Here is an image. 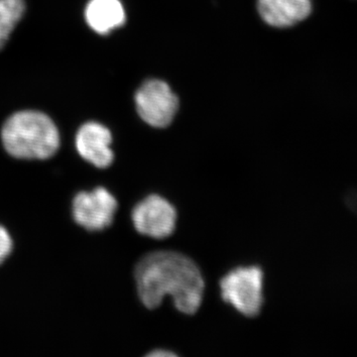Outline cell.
Segmentation results:
<instances>
[{
	"mask_svg": "<svg viewBox=\"0 0 357 357\" xmlns=\"http://www.w3.org/2000/svg\"><path fill=\"white\" fill-rule=\"evenodd\" d=\"M13 241L7 230L0 227V264L8 257L13 250Z\"/></svg>",
	"mask_w": 357,
	"mask_h": 357,
	"instance_id": "11",
	"label": "cell"
},
{
	"mask_svg": "<svg viewBox=\"0 0 357 357\" xmlns=\"http://www.w3.org/2000/svg\"><path fill=\"white\" fill-rule=\"evenodd\" d=\"M1 138L7 153L20 159H48L60 146L55 123L46 114L32 110L11 115L2 128Z\"/></svg>",
	"mask_w": 357,
	"mask_h": 357,
	"instance_id": "2",
	"label": "cell"
},
{
	"mask_svg": "<svg viewBox=\"0 0 357 357\" xmlns=\"http://www.w3.org/2000/svg\"><path fill=\"white\" fill-rule=\"evenodd\" d=\"M116 208V199L105 188H98L89 192H79L73 202L75 220L88 230H102L109 227Z\"/></svg>",
	"mask_w": 357,
	"mask_h": 357,
	"instance_id": "6",
	"label": "cell"
},
{
	"mask_svg": "<svg viewBox=\"0 0 357 357\" xmlns=\"http://www.w3.org/2000/svg\"><path fill=\"white\" fill-rule=\"evenodd\" d=\"M112 133L98 122H88L77 131L76 147L86 161L98 168H107L114 161V152L110 145Z\"/></svg>",
	"mask_w": 357,
	"mask_h": 357,
	"instance_id": "7",
	"label": "cell"
},
{
	"mask_svg": "<svg viewBox=\"0 0 357 357\" xmlns=\"http://www.w3.org/2000/svg\"><path fill=\"white\" fill-rule=\"evenodd\" d=\"M84 16L89 27L102 35L126 22V11L119 0H91Z\"/></svg>",
	"mask_w": 357,
	"mask_h": 357,
	"instance_id": "9",
	"label": "cell"
},
{
	"mask_svg": "<svg viewBox=\"0 0 357 357\" xmlns=\"http://www.w3.org/2000/svg\"><path fill=\"white\" fill-rule=\"evenodd\" d=\"M135 280L141 302L156 309L164 297H172L178 311L198 312L203 302L204 281L196 263L173 251H159L143 257L135 268Z\"/></svg>",
	"mask_w": 357,
	"mask_h": 357,
	"instance_id": "1",
	"label": "cell"
},
{
	"mask_svg": "<svg viewBox=\"0 0 357 357\" xmlns=\"http://www.w3.org/2000/svg\"><path fill=\"white\" fill-rule=\"evenodd\" d=\"M176 356V354H174L172 351H163V349H161V351H156L154 352H151V354H149V356H153V357H169V356Z\"/></svg>",
	"mask_w": 357,
	"mask_h": 357,
	"instance_id": "12",
	"label": "cell"
},
{
	"mask_svg": "<svg viewBox=\"0 0 357 357\" xmlns=\"http://www.w3.org/2000/svg\"><path fill=\"white\" fill-rule=\"evenodd\" d=\"M132 222L136 230L143 236L163 239L175 230L177 213L167 199L151 195L134 208Z\"/></svg>",
	"mask_w": 357,
	"mask_h": 357,
	"instance_id": "5",
	"label": "cell"
},
{
	"mask_svg": "<svg viewBox=\"0 0 357 357\" xmlns=\"http://www.w3.org/2000/svg\"><path fill=\"white\" fill-rule=\"evenodd\" d=\"M138 114L149 126L164 128L170 126L178 109L177 96L165 82H145L135 96Z\"/></svg>",
	"mask_w": 357,
	"mask_h": 357,
	"instance_id": "4",
	"label": "cell"
},
{
	"mask_svg": "<svg viewBox=\"0 0 357 357\" xmlns=\"http://www.w3.org/2000/svg\"><path fill=\"white\" fill-rule=\"evenodd\" d=\"M258 11L267 24L285 28L306 20L311 0H257Z\"/></svg>",
	"mask_w": 357,
	"mask_h": 357,
	"instance_id": "8",
	"label": "cell"
},
{
	"mask_svg": "<svg viewBox=\"0 0 357 357\" xmlns=\"http://www.w3.org/2000/svg\"><path fill=\"white\" fill-rule=\"evenodd\" d=\"M222 297L246 317H255L263 305V272L259 267H238L220 280Z\"/></svg>",
	"mask_w": 357,
	"mask_h": 357,
	"instance_id": "3",
	"label": "cell"
},
{
	"mask_svg": "<svg viewBox=\"0 0 357 357\" xmlns=\"http://www.w3.org/2000/svg\"><path fill=\"white\" fill-rule=\"evenodd\" d=\"M25 11L24 0H0V50Z\"/></svg>",
	"mask_w": 357,
	"mask_h": 357,
	"instance_id": "10",
	"label": "cell"
}]
</instances>
